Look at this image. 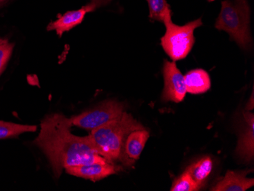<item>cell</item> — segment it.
I'll return each instance as SVG.
<instances>
[{"mask_svg":"<svg viewBox=\"0 0 254 191\" xmlns=\"http://www.w3.org/2000/svg\"><path fill=\"white\" fill-rule=\"evenodd\" d=\"M70 118L54 114L44 118L41 132L34 143L47 155L57 178L68 167L106 160L98 153L88 136H77L71 132Z\"/></svg>","mask_w":254,"mask_h":191,"instance_id":"6da1fadb","label":"cell"},{"mask_svg":"<svg viewBox=\"0 0 254 191\" xmlns=\"http://www.w3.org/2000/svg\"><path fill=\"white\" fill-rule=\"evenodd\" d=\"M132 115L124 111L120 118L91 131L88 135L97 152L108 162L121 161L124 143L132 131L144 129Z\"/></svg>","mask_w":254,"mask_h":191,"instance_id":"7a4b0ae2","label":"cell"},{"mask_svg":"<svg viewBox=\"0 0 254 191\" xmlns=\"http://www.w3.org/2000/svg\"><path fill=\"white\" fill-rule=\"evenodd\" d=\"M251 8L248 0H225L215 28L229 34L240 48H249L252 44L251 28Z\"/></svg>","mask_w":254,"mask_h":191,"instance_id":"3957f363","label":"cell"},{"mask_svg":"<svg viewBox=\"0 0 254 191\" xmlns=\"http://www.w3.org/2000/svg\"><path fill=\"white\" fill-rule=\"evenodd\" d=\"M166 28L165 35L161 39V46L173 61H181L190 53L194 44V31L202 25L201 18L184 25L173 23L171 15L163 22Z\"/></svg>","mask_w":254,"mask_h":191,"instance_id":"277c9868","label":"cell"},{"mask_svg":"<svg viewBox=\"0 0 254 191\" xmlns=\"http://www.w3.org/2000/svg\"><path fill=\"white\" fill-rule=\"evenodd\" d=\"M124 110V104L116 100H108L93 109L72 117L71 121L74 126L91 131L120 118Z\"/></svg>","mask_w":254,"mask_h":191,"instance_id":"5b68a950","label":"cell"},{"mask_svg":"<svg viewBox=\"0 0 254 191\" xmlns=\"http://www.w3.org/2000/svg\"><path fill=\"white\" fill-rule=\"evenodd\" d=\"M163 74L165 87L161 95L162 101L175 103L182 102L188 92L184 76L177 66L176 63L165 61Z\"/></svg>","mask_w":254,"mask_h":191,"instance_id":"8992f818","label":"cell"},{"mask_svg":"<svg viewBox=\"0 0 254 191\" xmlns=\"http://www.w3.org/2000/svg\"><path fill=\"white\" fill-rule=\"evenodd\" d=\"M65 170L67 173L72 176L78 177L95 182L118 173L121 170V168L114 165L112 162L104 160L86 165L68 167Z\"/></svg>","mask_w":254,"mask_h":191,"instance_id":"52a82bcc","label":"cell"},{"mask_svg":"<svg viewBox=\"0 0 254 191\" xmlns=\"http://www.w3.org/2000/svg\"><path fill=\"white\" fill-rule=\"evenodd\" d=\"M149 132L144 129L132 131L127 136L124 143V152L121 162L124 165L130 167L138 160L149 138Z\"/></svg>","mask_w":254,"mask_h":191,"instance_id":"ba28073f","label":"cell"},{"mask_svg":"<svg viewBox=\"0 0 254 191\" xmlns=\"http://www.w3.org/2000/svg\"><path fill=\"white\" fill-rule=\"evenodd\" d=\"M97 7L93 3H89L78 10L65 12L62 16L48 26V31H55L57 35L62 37L64 32L69 31L82 23L85 15L93 12Z\"/></svg>","mask_w":254,"mask_h":191,"instance_id":"9c48e42d","label":"cell"},{"mask_svg":"<svg viewBox=\"0 0 254 191\" xmlns=\"http://www.w3.org/2000/svg\"><path fill=\"white\" fill-rule=\"evenodd\" d=\"M254 115L250 112L244 114L245 125L240 133L236 153L241 159L250 162L254 159Z\"/></svg>","mask_w":254,"mask_h":191,"instance_id":"30bf717a","label":"cell"},{"mask_svg":"<svg viewBox=\"0 0 254 191\" xmlns=\"http://www.w3.org/2000/svg\"><path fill=\"white\" fill-rule=\"evenodd\" d=\"M250 170L242 172L228 171L225 176L215 185L212 191H246L254 187V178H247Z\"/></svg>","mask_w":254,"mask_h":191,"instance_id":"8fae6325","label":"cell"},{"mask_svg":"<svg viewBox=\"0 0 254 191\" xmlns=\"http://www.w3.org/2000/svg\"><path fill=\"white\" fill-rule=\"evenodd\" d=\"M187 92L192 95L205 93L211 88L209 73L202 69H193L184 75Z\"/></svg>","mask_w":254,"mask_h":191,"instance_id":"7c38bea8","label":"cell"},{"mask_svg":"<svg viewBox=\"0 0 254 191\" xmlns=\"http://www.w3.org/2000/svg\"><path fill=\"white\" fill-rule=\"evenodd\" d=\"M213 169V161L209 156H204L187 168L194 182L202 188L206 183Z\"/></svg>","mask_w":254,"mask_h":191,"instance_id":"4fadbf2b","label":"cell"},{"mask_svg":"<svg viewBox=\"0 0 254 191\" xmlns=\"http://www.w3.org/2000/svg\"><path fill=\"white\" fill-rule=\"evenodd\" d=\"M37 129L38 127L34 125H18L0 121V139L15 137L25 132H35Z\"/></svg>","mask_w":254,"mask_h":191,"instance_id":"5bb4252c","label":"cell"},{"mask_svg":"<svg viewBox=\"0 0 254 191\" xmlns=\"http://www.w3.org/2000/svg\"><path fill=\"white\" fill-rule=\"evenodd\" d=\"M149 7V18L152 21L164 22L171 15V10L166 0H147Z\"/></svg>","mask_w":254,"mask_h":191,"instance_id":"9a60e30c","label":"cell"},{"mask_svg":"<svg viewBox=\"0 0 254 191\" xmlns=\"http://www.w3.org/2000/svg\"><path fill=\"white\" fill-rule=\"evenodd\" d=\"M201 188L194 182L188 171L175 179L171 186V191H197Z\"/></svg>","mask_w":254,"mask_h":191,"instance_id":"2e32d148","label":"cell"},{"mask_svg":"<svg viewBox=\"0 0 254 191\" xmlns=\"http://www.w3.org/2000/svg\"><path fill=\"white\" fill-rule=\"evenodd\" d=\"M13 51V44L7 40L0 39V74L5 69V65Z\"/></svg>","mask_w":254,"mask_h":191,"instance_id":"e0dca14e","label":"cell"},{"mask_svg":"<svg viewBox=\"0 0 254 191\" xmlns=\"http://www.w3.org/2000/svg\"><path fill=\"white\" fill-rule=\"evenodd\" d=\"M91 3H93L97 8H99V7L103 6V5H107V4L109 3L110 2H111L112 0H91Z\"/></svg>","mask_w":254,"mask_h":191,"instance_id":"ac0fdd59","label":"cell"},{"mask_svg":"<svg viewBox=\"0 0 254 191\" xmlns=\"http://www.w3.org/2000/svg\"><path fill=\"white\" fill-rule=\"evenodd\" d=\"M3 1H5V0H0V3H1V2H3Z\"/></svg>","mask_w":254,"mask_h":191,"instance_id":"d6986e66","label":"cell"},{"mask_svg":"<svg viewBox=\"0 0 254 191\" xmlns=\"http://www.w3.org/2000/svg\"><path fill=\"white\" fill-rule=\"evenodd\" d=\"M209 2H212V1H215V0H209Z\"/></svg>","mask_w":254,"mask_h":191,"instance_id":"ffe728a7","label":"cell"}]
</instances>
